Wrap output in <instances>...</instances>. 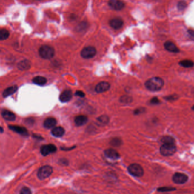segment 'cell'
<instances>
[{
    "mask_svg": "<svg viewBox=\"0 0 194 194\" xmlns=\"http://www.w3.org/2000/svg\"><path fill=\"white\" fill-rule=\"evenodd\" d=\"M19 194H31V191L29 187H24L22 188Z\"/></svg>",
    "mask_w": 194,
    "mask_h": 194,
    "instance_id": "cell-31",
    "label": "cell"
},
{
    "mask_svg": "<svg viewBox=\"0 0 194 194\" xmlns=\"http://www.w3.org/2000/svg\"><path fill=\"white\" fill-rule=\"evenodd\" d=\"M97 121L99 126H105L109 123V118L107 115H102L97 118Z\"/></svg>",
    "mask_w": 194,
    "mask_h": 194,
    "instance_id": "cell-23",
    "label": "cell"
},
{
    "mask_svg": "<svg viewBox=\"0 0 194 194\" xmlns=\"http://www.w3.org/2000/svg\"><path fill=\"white\" fill-rule=\"evenodd\" d=\"M3 132H4V129L2 128V127L0 126V133H3Z\"/></svg>",
    "mask_w": 194,
    "mask_h": 194,
    "instance_id": "cell-39",
    "label": "cell"
},
{
    "mask_svg": "<svg viewBox=\"0 0 194 194\" xmlns=\"http://www.w3.org/2000/svg\"><path fill=\"white\" fill-rule=\"evenodd\" d=\"M164 85V81L161 78L155 77L148 80L145 85L147 89L151 91L160 90Z\"/></svg>",
    "mask_w": 194,
    "mask_h": 194,
    "instance_id": "cell-1",
    "label": "cell"
},
{
    "mask_svg": "<svg viewBox=\"0 0 194 194\" xmlns=\"http://www.w3.org/2000/svg\"><path fill=\"white\" fill-rule=\"evenodd\" d=\"M188 177L186 174L182 173L177 172L172 177L173 182L178 184H182L188 181Z\"/></svg>",
    "mask_w": 194,
    "mask_h": 194,
    "instance_id": "cell-7",
    "label": "cell"
},
{
    "mask_svg": "<svg viewBox=\"0 0 194 194\" xmlns=\"http://www.w3.org/2000/svg\"><path fill=\"white\" fill-rule=\"evenodd\" d=\"M87 27V23H85V22H82V23H81L78 26H77V28H78V30L79 31L80 30H83L84 29L85 27Z\"/></svg>",
    "mask_w": 194,
    "mask_h": 194,
    "instance_id": "cell-32",
    "label": "cell"
},
{
    "mask_svg": "<svg viewBox=\"0 0 194 194\" xmlns=\"http://www.w3.org/2000/svg\"><path fill=\"white\" fill-rule=\"evenodd\" d=\"M178 9L179 10H184L186 6H187V4L185 1H179L178 4Z\"/></svg>",
    "mask_w": 194,
    "mask_h": 194,
    "instance_id": "cell-30",
    "label": "cell"
},
{
    "mask_svg": "<svg viewBox=\"0 0 194 194\" xmlns=\"http://www.w3.org/2000/svg\"><path fill=\"white\" fill-rule=\"evenodd\" d=\"M179 64L184 68H191L194 66V63L190 60H184L181 61Z\"/></svg>",
    "mask_w": 194,
    "mask_h": 194,
    "instance_id": "cell-25",
    "label": "cell"
},
{
    "mask_svg": "<svg viewBox=\"0 0 194 194\" xmlns=\"http://www.w3.org/2000/svg\"><path fill=\"white\" fill-rule=\"evenodd\" d=\"M132 98L128 96H124L121 97L120 98V102L122 103H128L131 102Z\"/></svg>",
    "mask_w": 194,
    "mask_h": 194,
    "instance_id": "cell-29",
    "label": "cell"
},
{
    "mask_svg": "<svg viewBox=\"0 0 194 194\" xmlns=\"http://www.w3.org/2000/svg\"><path fill=\"white\" fill-rule=\"evenodd\" d=\"M177 151L174 144H163L160 148V153L164 156H171Z\"/></svg>",
    "mask_w": 194,
    "mask_h": 194,
    "instance_id": "cell-3",
    "label": "cell"
},
{
    "mask_svg": "<svg viewBox=\"0 0 194 194\" xmlns=\"http://www.w3.org/2000/svg\"><path fill=\"white\" fill-rule=\"evenodd\" d=\"M123 21L120 18H115L110 21V25L113 29H120L123 25Z\"/></svg>",
    "mask_w": 194,
    "mask_h": 194,
    "instance_id": "cell-14",
    "label": "cell"
},
{
    "mask_svg": "<svg viewBox=\"0 0 194 194\" xmlns=\"http://www.w3.org/2000/svg\"><path fill=\"white\" fill-rule=\"evenodd\" d=\"M175 190H176V188L172 187H162L158 188L157 191L159 192L164 193V192H169L171 191H174Z\"/></svg>",
    "mask_w": 194,
    "mask_h": 194,
    "instance_id": "cell-28",
    "label": "cell"
},
{
    "mask_svg": "<svg viewBox=\"0 0 194 194\" xmlns=\"http://www.w3.org/2000/svg\"><path fill=\"white\" fill-rule=\"evenodd\" d=\"M56 123H57V121L56 120V119L50 117L47 118L46 120H44L43 125L46 128L51 129L52 128H53L54 127L56 126Z\"/></svg>",
    "mask_w": 194,
    "mask_h": 194,
    "instance_id": "cell-18",
    "label": "cell"
},
{
    "mask_svg": "<svg viewBox=\"0 0 194 194\" xmlns=\"http://www.w3.org/2000/svg\"><path fill=\"white\" fill-rule=\"evenodd\" d=\"M128 170L130 174L134 177H142L144 173L142 166L137 164H133L130 165L128 167Z\"/></svg>",
    "mask_w": 194,
    "mask_h": 194,
    "instance_id": "cell-5",
    "label": "cell"
},
{
    "mask_svg": "<svg viewBox=\"0 0 194 194\" xmlns=\"http://www.w3.org/2000/svg\"><path fill=\"white\" fill-rule=\"evenodd\" d=\"M57 150V148L53 144L43 145L40 148V153L43 156H47L49 154L53 153Z\"/></svg>",
    "mask_w": 194,
    "mask_h": 194,
    "instance_id": "cell-8",
    "label": "cell"
},
{
    "mask_svg": "<svg viewBox=\"0 0 194 194\" xmlns=\"http://www.w3.org/2000/svg\"><path fill=\"white\" fill-rule=\"evenodd\" d=\"M51 133L52 135L55 137H62L65 133V130L61 127H56L52 129Z\"/></svg>",
    "mask_w": 194,
    "mask_h": 194,
    "instance_id": "cell-21",
    "label": "cell"
},
{
    "mask_svg": "<svg viewBox=\"0 0 194 194\" xmlns=\"http://www.w3.org/2000/svg\"><path fill=\"white\" fill-rule=\"evenodd\" d=\"M72 92L70 90H65L63 91V93L60 96V101L63 102H68L69 101L71 100L72 98Z\"/></svg>",
    "mask_w": 194,
    "mask_h": 194,
    "instance_id": "cell-13",
    "label": "cell"
},
{
    "mask_svg": "<svg viewBox=\"0 0 194 194\" xmlns=\"http://www.w3.org/2000/svg\"><path fill=\"white\" fill-rule=\"evenodd\" d=\"M2 116L5 120H7V121H14L16 120V115L14 114L13 113H12L10 111L8 110H4L2 113Z\"/></svg>",
    "mask_w": 194,
    "mask_h": 194,
    "instance_id": "cell-17",
    "label": "cell"
},
{
    "mask_svg": "<svg viewBox=\"0 0 194 194\" xmlns=\"http://www.w3.org/2000/svg\"><path fill=\"white\" fill-rule=\"evenodd\" d=\"M150 103L153 104H158V103H160V101L157 97H154V98H153L151 99Z\"/></svg>",
    "mask_w": 194,
    "mask_h": 194,
    "instance_id": "cell-33",
    "label": "cell"
},
{
    "mask_svg": "<svg viewBox=\"0 0 194 194\" xmlns=\"http://www.w3.org/2000/svg\"><path fill=\"white\" fill-rule=\"evenodd\" d=\"M60 164H63L64 165H67L68 164V161H67V160H60Z\"/></svg>",
    "mask_w": 194,
    "mask_h": 194,
    "instance_id": "cell-38",
    "label": "cell"
},
{
    "mask_svg": "<svg viewBox=\"0 0 194 194\" xmlns=\"http://www.w3.org/2000/svg\"><path fill=\"white\" fill-rule=\"evenodd\" d=\"M47 80L46 78L43 77V76H36L33 79V82L38 85L43 86L44 85L47 83Z\"/></svg>",
    "mask_w": 194,
    "mask_h": 194,
    "instance_id": "cell-22",
    "label": "cell"
},
{
    "mask_svg": "<svg viewBox=\"0 0 194 194\" xmlns=\"http://www.w3.org/2000/svg\"><path fill=\"white\" fill-rule=\"evenodd\" d=\"M88 121V118L85 115H78L74 119V123L76 126H82L85 125Z\"/></svg>",
    "mask_w": 194,
    "mask_h": 194,
    "instance_id": "cell-16",
    "label": "cell"
},
{
    "mask_svg": "<svg viewBox=\"0 0 194 194\" xmlns=\"http://www.w3.org/2000/svg\"><path fill=\"white\" fill-rule=\"evenodd\" d=\"M121 143L122 141L121 139L119 138H114L110 142V144L114 147H119L121 144Z\"/></svg>",
    "mask_w": 194,
    "mask_h": 194,
    "instance_id": "cell-27",
    "label": "cell"
},
{
    "mask_svg": "<svg viewBox=\"0 0 194 194\" xmlns=\"http://www.w3.org/2000/svg\"><path fill=\"white\" fill-rule=\"evenodd\" d=\"M109 5L115 10H120L124 8L125 4L121 0H110Z\"/></svg>",
    "mask_w": 194,
    "mask_h": 194,
    "instance_id": "cell-9",
    "label": "cell"
},
{
    "mask_svg": "<svg viewBox=\"0 0 194 194\" xmlns=\"http://www.w3.org/2000/svg\"><path fill=\"white\" fill-rule=\"evenodd\" d=\"M164 47L166 50L168 51L174 52V53H178L179 52V50L178 49L177 46H175V44L170 41H167L165 42V43L164 44Z\"/></svg>",
    "mask_w": 194,
    "mask_h": 194,
    "instance_id": "cell-19",
    "label": "cell"
},
{
    "mask_svg": "<svg viewBox=\"0 0 194 194\" xmlns=\"http://www.w3.org/2000/svg\"><path fill=\"white\" fill-rule=\"evenodd\" d=\"M161 142L164 144H174L175 140L171 136H165L161 138Z\"/></svg>",
    "mask_w": 194,
    "mask_h": 194,
    "instance_id": "cell-24",
    "label": "cell"
},
{
    "mask_svg": "<svg viewBox=\"0 0 194 194\" xmlns=\"http://www.w3.org/2000/svg\"><path fill=\"white\" fill-rule=\"evenodd\" d=\"M188 34L190 35V36L193 38L194 39V31L191 30V29H189L188 30Z\"/></svg>",
    "mask_w": 194,
    "mask_h": 194,
    "instance_id": "cell-36",
    "label": "cell"
},
{
    "mask_svg": "<svg viewBox=\"0 0 194 194\" xmlns=\"http://www.w3.org/2000/svg\"><path fill=\"white\" fill-rule=\"evenodd\" d=\"M177 96H170L169 97H167L165 98L167 100H169V101H174L175 99H177Z\"/></svg>",
    "mask_w": 194,
    "mask_h": 194,
    "instance_id": "cell-35",
    "label": "cell"
},
{
    "mask_svg": "<svg viewBox=\"0 0 194 194\" xmlns=\"http://www.w3.org/2000/svg\"><path fill=\"white\" fill-rule=\"evenodd\" d=\"M31 63L29 60L25 59L18 63L17 67L21 70H27L31 68Z\"/></svg>",
    "mask_w": 194,
    "mask_h": 194,
    "instance_id": "cell-15",
    "label": "cell"
},
{
    "mask_svg": "<svg viewBox=\"0 0 194 194\" xmlns=\"http://www.w3.org/2000/svg\"><path fill=\"white\" fill-rule=\"evenodd\" d=\"M9 128L13 131L15 132L22 136H29V132L27 131V130L23 127L16 126V125H10V126H9Z\"/></svg>",
    "mask_w": 194,
    "mask_h": 194,
    "instance_id": "cell-10",
    "label": "cell"
},
{
    "mask_svg": "<svg viewBox=\"0 0 194 194\" xmlns=\"http://www.w3.org/2000/svg\"><path fill=\"white\" fill-rule=\"evenodd\" d=\"M39 54L40 57L44 59H50L55 55L54 49L49 46H41L39 50Z\"/></svg>",
    "mask_w": 194,
    "mask_h": 194,
    "instance_id": "cell-2",
    "label": "cell"
},
{
    "mask_svg": "<svg viewBox=\"0 0 194 194\" xmlns=\"http://www.w3.org/2000/svg\"><path fill=\"white\" fill-rule=\"evenodd\" d=\"M10 35L9 31L6 29H0V40L7 39Z\"/></svg>",
    "mask_w": 194,
    "mask_h": 194,
    "instance_id": "cell-26",
    "label": "cell"
},
{
    "mask_svg": "<svg viewBox=\"0 0 194 194\" xmlns=\"http://www.w3.org/2000/svg\"><path fill=\"white\" fill-rule=\"evenodd\" d=\"M53 173V168L49 165L43 166L38 170L37 176L40 180H44L50 177Z\"/></svg>",
    "mask_w": 194,
    "mask_h": 194,
    "instance_id": "cell-4",
    "label": "cell"
},
{
    "mask_svg": "<svg viewBox=\"0 0 194 194\" xmlns=\"http://www.w3.org/2000/svg\"><path fill=\"white\" fill-rule=\"evenodd\" d=\"M143 111V109H138L136 110L135 111V115H138L139 114H140L141 113H142Z\"/></svg>",
    "mask_w": 194,
    "mask_h": 194,
    "instance_id": "cell-37",
    "label": "cell"
},
{
    "mask_svg": "<svg viewBox=\"0 0 194 194\" xmlns=\"http://www.w3.org/2000/svg\"><path fill=\"white\" fill-rule=\"evenodd\" d=\"M105 155L111 160H117L120 158V154L114 149H107L104 151Z\"/></svg>",
    "mask_w": 194,
    "mask_h": 194,
    "instance_id": "cell-12",
    "label": "cell"
},
{
    "mask_svg": "<svg viewBox=\"0 0 194 194\" xmlns=\"http://www.w3.org/2000/svg\"><path fill=\"white\" fill-rule=\"evenodd\" d=\"M193 110H194V106H193Z\"/></svg>",
    "mask_w": 194,
    "mask_h": 194,
    "instance_id": "cell-40",
    "label": "cell"
},
{
    "mask_svg": "<svg viewBox=\"0 0 194 194\" xmlns=\"http://www.w3.org/2000/svg\"><path fill=\"white\" fill-rule=\"evenodd\" d=\"M96 54H97L96 49L94 47H91V46L86 47L84 48H83L81 52V56L86 59L93 58L96 56Z\"/></svg>",
    "mask_w": 194,
    "mask_h": 194,
    "instance_id": "cell-6",
    "label": "cell"
},
{
    "mask_svg": "<svg viewBox=\"0 0 194 194\" xmlns=\"http://www.w3.org/2000/svg\"><path fill=\"white\" fill-rule=\"evenodd\" d=\"M110 85L109 82L103 81L97 84L95 87V91L98 93H102L107 91L110 89Z\"/></svg>",
    "mask_w": 194,
    "mask_h": 194,
    "instance_id": "cell-11",
    "label": "cell"
},
{
    "mask_svg": "<svg viewBox=\"0 0 194 194\" xmlns=\"http://www.w3.org/2000/svg\"><path fill=\"white\" fill-rule=\"evenodd\" d=\"M39 1H40V0H39Z\"/></svg>",
    "mask_w": 194,
    "mask_h": 194,
    "instance_id": "cell-41",
    "label": "cell"
},
{
    "mask_svg": "<svg viewBox=\"0 0 194 194\" xmlns=\"http://www.w3.org/2000/svg\"><path fill=\"white\" fill-rule=\"evenodd\" d=\"M76 96H78V97H81V98H83V97H85V93L82 91H77L76 92Z\"/></svg>",
    "mask_w": 194,
    "mask_h": 194,
    "instance_id": "cell-34",
    "label": "cell"
},
{
    "mask_svg": "<svg viewBox=\"0 0 194 194\" xmlns=\"http://www.w3.org/2000/svg\"><path fill=\"white\" fill-rule=\"evenodd\" d=\"M18 86L17 85H13L10 86L6 89L4 91H3L2 96L4 98L9 97L12 94H14L16 91H17Z\"/></svg>",
    "mask_w": 194,
    "mask_h": 194,
    "instance_id": "cell-20",
    "label": "cell"
}]
</instances>
